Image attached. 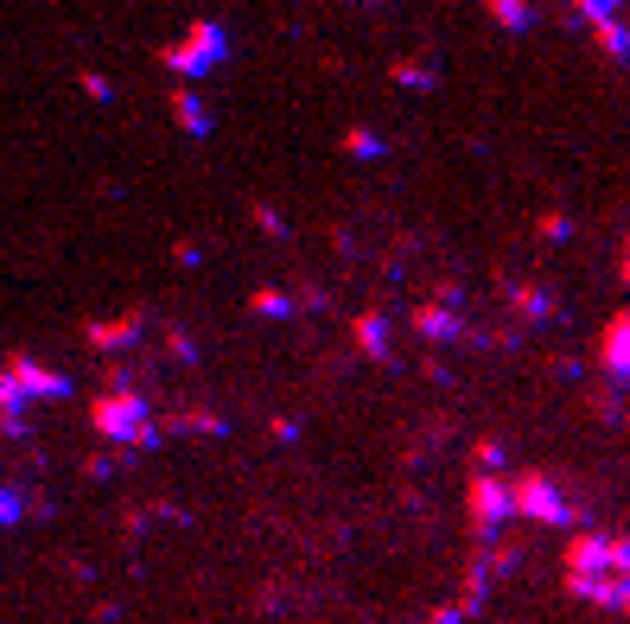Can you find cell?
<instances>
[{
	"mask_svg": "<svg viewBox=\"0 0 630 624\" xmlns=\"http://www.w3.org/2000/svg\"><path fill=\"white\" fill-rule=\"evenodd\" d=\"M611 370H618V376H630V319H618V325H611Z\"/></svg>",
	"mask_w": 630,
	"mask_h": 624,
	"instance_id": "1",
	"label": "cell"
}]
</instances>
